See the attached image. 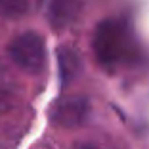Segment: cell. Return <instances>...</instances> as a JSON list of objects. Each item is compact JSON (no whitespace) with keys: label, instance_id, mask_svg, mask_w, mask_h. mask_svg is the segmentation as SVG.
Returning a JSON list of instances; mask_svg holds the SVG:
<instances>
[{"label":"cell","instance_id":"3957f363","mask_svg":"<svg viewBox=\"0 0 149 149\" xmlns=\"http://www.w3.org/2000/svg\"><path fill=\"white\" fill-rule=\"evenodd\" d=\"M90 103L86 97L80 96H71L56 101L52 107V120L63 128H77L86 123Z\"/></svg>","mask_w":149,"mask_h":149},{"label":"cell","instance_id":"277c9868","mask_svg":"<svg viewBox=\"0 0 149 149\" xmlns=\"http://www.w3.org/2000/svg\"><path fill=\"white\" fill-rule=\"evenodd\" d=\"M80 10L82 0H50L48 19L54 29H65L79 19Z\"/></svg>","mask_w":149,"mask_h":149},{"label":"cell","instance_id":"5b68a950","mask_svg":"<svg viewBox=\"0 0 149 149\" xmlns=\"http://www.w3.org/2000/svg\"><path fill=\"white\" fill-rule=\"evenodd\" d=\"M57 61H59V77H61V82H63V86H67L71 80H74V77L80 71L79 54L74 52L73 48H69V46H61V48L57 50Z\"/></svg>","mask_w":149,"mask_h":149},{"label":"cell","instance_id":"6da1fadb","mask_svg":"<svg viewBox=\"0 0 149 149\" xmlns=\"http://www.w3.org/2000/svg\"><path fill=\"white\" fill-rule=\"evenodd\" d=\"M92 48L103 67L117 65L130 52V36L118 19H103L94 31Z\"/></svg>","mask_w":149,"mask_h":149},{"label":"cell","instance_id":"7a4b0ae2","mask_svg":"<svg viewBox=\"0 0 149 149\" xmlns=\"http://www.w3.org/2000/svg\"><path fill=\"white\" fill-rule=\"evenodd\" d=\"M10 57L27 73H40L46 63L44 40L36 33H21L10 44Z\"/></svg>","mask_w":149,"mask_h":149},{"label":"cell","instance_id":"8992f818","mask_svg":"<svg viewBox=\"0 0 149 149\" xmlns=\"http://www.w3.org/2000/svg\"><path fill=\"white\" fill-rule=\"evenodd\" d=\"M0 10L6 15L12 17H19L29 10V0H0Z\"/></svg>","mask_w":149,"mask_h":149},{"label":"cell","instance_id":"52a82bcc","mask_svg":"<svg viewBox=\"0 0 149 149\" xmlns=\"http://www.w3.org/2000/svg\"><path fill=\"white\" fill-rule=\"evenodd\" d=\"M80 149H97V147H92V145H84V147H80Z\"/></svg>","mask_w":149,"mask_h":149}]
</instances>
